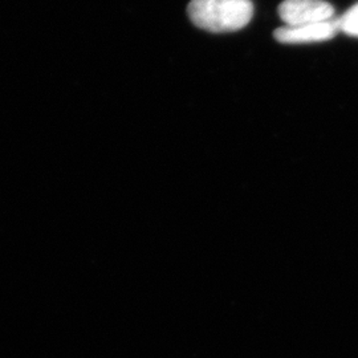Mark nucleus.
Here are the masks:
<instances>
[{
    "mask_svg": "<svg viewBox=\"0 0 358 358\" xmlns=\"http://www.w3.org/2000/svg\"><path fill=\"white\" fill-rule=\"evenodd\" d=\"M187 13L194 26L213 34H226L247 26L254 6L251 0H192Z\"/></svg>",
    "mask_w": 358,
    "mask_h": 358,
    "instance_id": "nucleus-1",
    "label": "nucleus"
},
{
    "mask_svg": "<svg viewBox=\"0 0 358 358\" xmlns=\"http://www.w3.org/2000/svg\"><path fill=\"white\" fill-rule=\"evenodd\" d=\"M332 4L324 0H284L279 6V16L288 27L307 26L332 20Z\"/></svg>",
    "mask_w": 358,
    "mask_h": 358,
    "instance_id": "nucleus-2",
    "label": "nucleus"
},
{
    "mask_svg": "<svg viewBox=\"0 0 358 358\" xmlns=\"http://www.w3.org/2000/svg\"><path fill=\"white\" fill-rule=\"evenodd\" d=\"M340 31V20L332 19L307 26L280 27L273 32V36L282 44H308L331 40Z\"/></svg>",
    "mask_w": 358,
    "mask_h": 358,
    "instance_id": "nucleus-3",
    "label": "nucleus"
},
{
    "mask_svg": "<svg viewBox=\"0 0 358 358\" xmlns=\"http://www.w3.org/2000/svg\"><path fill=\"white\" fill-rule=\"evenodd\" d=\"M338 20H340V29L343 32H345L346 35L358 38V4L353 8H350Z\"/></svg>",
    "mask_w": 358,
    "mask_h": 358,
    "instance_id": "nucleus-4",
    "label": "nucleus"
}]
</instances>
